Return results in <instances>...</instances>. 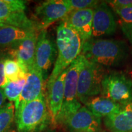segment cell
<instances>
[{
  "label": "cell",
  "mask_w": 132,
  "mask_h": 132,
  "mask_svg": "<svg viewBox=\"0 0 132 132\" xmlns=\"http://www.w3.org/2000/svg\"><path fill=\"white\" fill-rule=\"evenodd\" d=\"M56 44L58 54L53 70L48 78L46 95L57 77L77 58L82 50V44L80 36L63 21L57 28Z\"/></svg>",
  "instance_id": "6da1fadb"
},
{
  "label": "cell",
  "mask_w": 132,
  "mask_h": 132,
  "mask_svg": "<svg viewBox=\"0 0 132 132\" xmlns=\"http://www.w3.org/2000/svg\"><path fill=\"white\" fill-rule=\"evenodd\" d=\"M17 132H44L52 124L47 95L27 102L15 109Z\"/></svg>",
  "instance_id": "7a4b0ae2"
},
{
  "label": "cell",
  "mask_w": 132,
  "mask_h": 132,
  "mask_svg": "<svg viewBox=\"0 0 132 132\" xmlns=\"http://www.w3.org/2000/svg\"><path fill=\"white\" fill-rule=\"evenodd\" d=\"M81 54L90 62L101 66L113 67L125 59L127 48L122 41L91 38L82 44Z\"/></svg>",
  "instance_id": "3957f363"
},
{
  "label": "cell",
  "mask_w": 132,
  "mask_h": 132,
  "mask_svg": "<svg viewBox=\"0 0 132 132\" xmlns=\"http://www.w3.org/2000/svg\"><path fill=\"white\" fill-rule=\"evenodd\" d=\"M85 60V56L80 54L67 69L64 83L63 103L54 125H64L66 120L82 106L77 95V86L79 74Z\"/></svg>",
  "instance_id": "277c9868"
},
{
  "label": "cell",
  "mask_w": 132,
  "mask_h": 132,
  "mask_svg": "<svg viewBox=\"0 0 132 132\" xmlns=\"http://www.w3.org/2000/svg\"><path fill=\"white\" fill-rule=\"evenodd\" d=\"M105 75L103 66L86 59L79 74L77 86V95L81 103L85 105L90 98L101 93L102 82Z\"/></svg>",
  "instance_id": "5b68a950"
},
{
  "label": "cell",
  "mask_w": 132,
  "mask_h": 132,
  "mask_svg": "<svg viewBox=\"0 0 132 132\" xmlns=\"http://www.w3.org/2000/svg\"><path fill=\"white\" fill-rule=\"evenodd\" d=\"M101 94L123 106L132 102V80L122 72L105 74L102 82Z\"/></svg>",
  "instance_id": "8992f818"
},
{
  "label": "cell",
  "mask_w": 132,
  "mask_h": 132,
  "mask_svg": "<svg viewBox=\"0 0 132 132\" xmlns=\"http://www.w3.org/2000/svg\"><path fill=\"white\" fill-rule=\"evenodd\" d=\"M72 11L66 0H48L40 3L34 10V20L39 31L46 29Z\"/></svg>",
  "instance_id": "52a82bcc"
},
{
  "label": "cell",
  "mask_w": 132,
  "mask_h": 132,
  "mask_svg": "<svg viewBox=\"0 0 132 132\" xmlns=\"http://www.w3.org/2000/svg\"><path fill=\"white\" fill-rule=\"evenodd\" d=\"M56 44L48 34L46 29L40 31L36 44L34 66L42 72L46 82L48 81V74L57 54Z\"/></svg>",
  "instance_id": "ba28073f"
},
{
  "label": "cell",
  "mask_w": 132,
  "mask_h": 132,
  "mask_svg": "<svg viewBox=\"0 0 132 132\" xmlns=\"http://www.w3.org/2000/svg\"><path fill=\"white\" fill-rule=\"evenodd\" d=\"M47 82L44 80L42 72L35 66L27 74L26 83L20 96L14 103L15 109L23 104L32 101L46 95Z\"/></svg>",
  "instance_id": "9c48e42d"
},
{
  "label": "cell",
  "mask_w": 132,
  "mask_h": 132,
  "mask_svg": "<svg viewBox=\"0 0 132 132\" xmlns=\"http://www.w3.org/2000/svg\"><path fill=\"white\" fill-rule=\"evenodd\" d=\"M116 23L111 9L106 3L101 2L94 9L92 37L111 35L116 32Z\"/></svg>",
  "instance_id": "30bf717a"
},
{
  "label": "cell",
  "mask_w": 132,
  "mask_h": 132,
  "mask_svg": "<svg viewBox=\"0 0 132 132\" xmlns=\"http://www.w3.org/2000/svg\"><path fill=\"white\" fill-rule=\"evenodd\" d=\"M69 132H98L101 118L95 116L85 106H81L64 124Z\"/></svg>",
  "instance_id": "8fae6325"
},
{
  "label": "cell",
  "mask_w": 132,
  "mask_h": 132,
  "mask_svg": "<svg viewBox=\"0 0 132 132\" xmlns=\"http://www.w3.org/2000/svg\"><path fill=\"white\" fill-rule=\"evenodd\" d=\"M94 9L72 10L62 21L80 36L82 44L92 38Z\"/></svg>",
  "instance_id": "7c38bea8"
},
{
  "label": "cell",
  "mask_w": 132,
  "mask_h": 132,
  "mask_svg": "<svg viewBox=\"0 0 132 132\" xmlns=\"http://www.w3.org/2000/svg\"><path fill=\"white\" fill-rule=\"evenodd\" d=\"M39 32H32L15 49L10 50L9 54L11 56L10 57L16 59L27 73L34 66L36 44Z\"/></svg>",
  "instance_id": "4fadbf2b"
},
{
  "label": "cell",
  "mask_w": 132,
  "mask_h": 132,
  "mask_svg": "<svg viewBox=\"0 0 132 132\" xmlns=\"http://www.w3.org/2000/svg\"><path fill=\"white\" fill-rule=\"evenodd\" d=\"M67 69L61 73L47 92V105L52 118V125L54 124V121L61 111L63 103L64 83Z\"/></svg>",
  "instance_id": "5bb4252c"
},
{
  "label": "cell",
  "mask_w": 132,
  "mask_h": 132,
  "mask_svg": "<svg viewBox=\"0 0 132 132\" xmlns=\"http://www.w3.org/2000/svg\"><path fill=\"white\" fill-rule=\"evenodd\" d=\"M111 132H132V102L123 105L118 113L104 119Z\"/></svg>",
  "instance_id": "9a60e30c"
},
{
  "label": "cell",
  "mask_w": 132,
  "mask_h": 132,
  "mask_svg": "<svg viewBox=\"0 0 132 132\" xmlns=\"http://www.w3.org/2000/svg\"><path fill=\"white\" fill-rule=\"evenodd\" d=\"M85 105L95 116L99 118H105L118 113L122 107L119 103L102 95L90 98Z\"/></svg>",
  "instance_id": "2e32d148"
},
{
  "label": "cell",
  "mask_w": 132,
  "mask_h": 132,
  "mask_svg": "<svg viewBox=\"0 0 132 132\" xmlns=\"http://www.w3.org/2000/svg\"><path fill=\"white\" fill-rule=\"evenodd\" d=\"M32 32L9 25L0 27V49H15Z\"/></svg>",
  "instance_id": "e0dca14e"
},
{
  "label": "cell",
  "mask_w": 132,
  "mask_h": 132,
  "mask_svg": "<svg viewBox=\"0 0 132 132\" xmlns=\"http://www.w3.org/2000/svg\"><path fill=\"white\" fill-rule=\"evenodd\" d=\"M4 72L9 81H16L26 78L28 73L22 68L16 59L7 57L4 61Z\"/></svg>",
  "instance_id": "ac0fdd59"
},
{
  "label": "cell",
  "mask_w": 132,
  "mask_h": 132,
  "mask_svg": "<svg viewBox=\"0 0 132 132\" xmlns=\"http://www.w3.org/2000/svg\"><path fill=\"white\" fill-rule=\"evenodd\" d=\"M26 9V3L21 0H0V20H6L13 12H22Z\"/></svg>",
  "instance_id": "d6986e66"
},
{
  "label": "cell",
  "mask_w": 132,
  "mask_h": 132,
  "mask_svg": "<svg viewBox=\"0 0 132 132\" xmlns=\"http://www.w3.org/2000/svg\"><path fill=\"white\" fill-rule=\"evenodd\" d=\"M14 119V103L9 102L0 108V132L9 131Z\"/></svg>",
  "instance_id": "ffe728a7"
},
{
  "label": "cell",
  "mask_w": 132,
  "mask_h": 132,
  "mask_svg": "<svg viewBox=\"0 0 132 132\" xmlns=\"http://www.w3.org/2000/svg\"><path fill=\"white\" fill-rule=\"evenodd\" d=\"M26 77L16 81H9L3 89L6 98L10 102L15 103L17 101L26 83Z\"/></svg>",
  "instance_id": "44dd1931"
},
{
  "label": "cell",
  "mask_w": 132,
  "mask_h": 132,
  "mask_svg": "<svg viewBox=\"0 0 132 132\" xmlns=\"http://www.w3.org/2000/svg\"><path fill=\"white\" fill-rule=\"evenodd\" d=\"M112 9L119 16V23L123 33L130 30L132 28V6Z\"/></svg>",
  "instance_id": "7402d4cb"
},
{
  "label": "cell",
  "mask_w": 132,
  "mask_h": 132,
  "mask_svg": "<svg viewBox=\"0 0 132 132\" xmlns=\"http://www.w3.org/2000/svg\"><path fill=\"white\" fill-rule=\"evenodd\" d=\"M72 10L94 9L99 4L98 1L94 0H66Z\"/></svg>",
  "instance_id": "603a6c76"
},
{
  "label": "cell",
  "mask_w": 132,
  "mask_h": 132,
  "mask_svg": "<svg viewBox=\"0 0 132 132\" xmlns=\"http://www.w3.org/2000/svg\"><path fill=\"white\" fill-rule=\"evenodd\" d=\"M7 57V56H6L4 54L0 53V89H2L4 88L8 82V80L5 75L4 65L5 59Z\"/></svg>",
  "instance_id": "cb8c5ba5"
},
{
  "label": "cell",
  "mask_w": 132,
  "mask_h": 132,
  "mask_svg": "<svg viewBox=\"0 0 132 132\" xmlns=\"http://www.w3.org/2000/svg\"><path fill=\"white\" fill-rule=\"evenodd\" d=\"M107 3L112 8H125L132 6V0H114Z\"/></svg>",
  "instance_id": "d4e9b609"
},
{
  "label": "cell",
  "mask_w": 132,
  "mask_h": 132,
  "mask_svg": "<svg viewBox=\"0 0 132 132\" xmlns=\"http://www.w3.org/2000/svg\"><path fill=\"white\" fill-rule=\"evenodd\" d=\"M6 99L7 98H6V95L4 94V90L2 89H0V108L4 105Z\"/></svg>",
  "instance_id": "484cf974"
},
{
  "label": "cell",
  "mask_w": 132,
  "mask_h": 132,
  "mask_svg": "<svg viewBox=\"0 0 132 132\" xmlns=\"http://www.w3.org/2000/svg\"><path fill=\"white\" fill-rule=\"evenodd\" d=\"M125 35L127 36V37L128 38V40L130 41V42L132 44V28L130 30L127 31L125 33Z\"/></svg>",
  "instance_id": "4316f807"
},
{
  "label": "cell",
  "mask_w": 132,
  "mask_h": 132,
  "mask_svg": "<svg viewBox=\"0 0 132 132\" xmlns=\"http://www.w3.org/2000/svg\"><path fill=\"white\" fill-rule=\"evenodd\" d=\"M8 132H17V131H16V130L14 129V128H11Z\"/></svg>",
  "instance_id": "83f0119b"
},
{
  "label": "cell",
  "mask_w": 132,
  "mask_h": 132,
  "mask_svg": "<svg viewBox=\"0 0 132 132\" xmlns=\"http://www.w3.org/2000/svg\"><path fill=\"white\" fill-rule=\"evenodd\" d=\"M5 26V24L3 23V21L0 20V27H2V26Z\"/></svg>",
  "instance_id": "f1b7e54d"
}]
</instances>
